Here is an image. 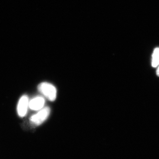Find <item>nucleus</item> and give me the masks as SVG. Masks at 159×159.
<instances>
[{
  "instance_id": "obj_1",
  "label": "nucleus",
  "mask_w": 159,
  "mask_h": 159,
  "mask_svg": "<svg viewBox=\"0 0 159 159\" xmlns=\"http://www.w3.org/2000/svg\"><path fill=\"white\" fill-rule=\"evenodd\" d=\"M39 91L50 101H54L57 95V89L52 84L47 82L41 83L38 87Z\"/></svg>"
},
{
  "instance_id": "obj_2",
  "label": "nucleus",
  "mask_w": 159,
  "mask_h": 159,
  "mask_svg": "<svg viewBox=\"0 0 159 159\" xmlns=\"http://www.w3.org/2000/svg\"><path fill=\"white\" fill-rule=\"evenodd\" d=\"M50 113V109L49 107L43 108L37 113L31 117L30 121L35 125H41L47 119Z\"/></svg>"
},
{
  "instance_id": "obj_3",
  "label": "nucleus",
  "mask_w": 159,
  "mask_h": 159,
  "mask_svg": "<svg viewBox=\"0 0 159 159\" xmlns=\"http://www.w3.org/2000/svg\"><path fill=\"white\" fill-rule=\"evenodd\" d=\"M29 107V100L27 96H23L20 98L17 107V112L20 117H24L26 115Z\"/></svg>"
},
{
  "instance_id": "obj_4",
  "label": "nucleus",
  "mask_w": 159,
  "mask_h": 159,
  "mask_svg": "<svg viewBox=\"0 0 159 159\" xmlns=\"http://www.w3.org/2000/svg\"><path fill=\"white\" fill-rule=\"evenodd\" d=\"M44 103V98L41 97H37L29 101V107L32 110L39 111L43 109Z\"/></svg>"
},
{
  "instance_id": "obj_5",
  "label": "nucleus",
  "mask_w": 159,
  "mask_h": 159,
  "mask_svg": "<svg viewBox=\"0 0 159 159\" xmlns=\"http://www.w3.org/2000/svg\"><path fill=\"white\" fill-rule=\"evenodd\" d=\"M159 65V48H156L153 51L152 59V66L157 67Z\"/></svg>"
},
{
  "instance_id": "obj_6",
  "label": "nucleus",
  "mask_w": 159,
  "mask_h": 159,
  "mask_svg": "<svg viewBox=\"0 0 159 159\" xmlns=\"http://www.w3.org/2000/svg\"><path fill=\"white\" fill-rule=\"evenodd\" d=\"M157 75L159 77V65L158 66V69H157Z\"/></svg>"
}]
</instances>
